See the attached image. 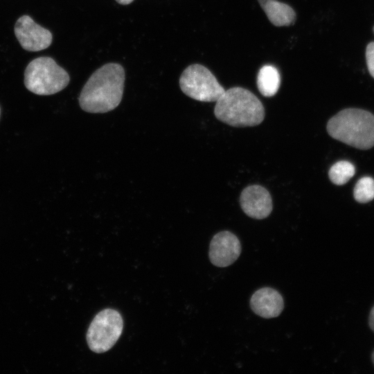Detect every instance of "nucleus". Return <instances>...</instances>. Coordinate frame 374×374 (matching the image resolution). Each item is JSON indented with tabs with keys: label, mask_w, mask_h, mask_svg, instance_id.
<instances>
[{
	"label": "nucleus",
	"mask_w": 374,
	"mask_h": 374,
	"mask_svg": "<svg viewBox=\"0 0 374 374\" xmlns=\"http://www.w3.org/2000/svg\"><path fill=\"white\" fill-rule=\"evenodd\" d=\"M368 324L371 329L374 332V305L371 310L368 317Z\"/></svg>",
	"instance_id": "16"
},
{
	"label": "nucleus",
	"mask_w": 374,
	"mask_h": 374,
	"mask_svg": "<svg viewBox=\"0 0 374 374\" xmlns=\"http://www.w3.org/2000/svg\"><path fill=\"white\" fill-rule=\"evenodd\" d=\"M0 115H1V109H0Z\"/></svg>",
	"instance_id": "19"
},
{
	"label": "nucleus",
	"mask_w": 374,
	"mask_h": 374,
	"mask_svg": "<svg viewBox=\"0 0 374 374\" xmlns=\"http://www.w3.org/2000/svg\"><path fill=\"white\" fill-rule=\"evenodd\" d=\"M118 3L122 5H127L132 3L134 0H116Z\"/></svg>",
	"instance_id": "17"
},
{
	"label": "nucleus",
	"mask_w": 374,
	"mask_h": 374,
	"mask_svg": "<svg viewBox=\"0 0 374 374\" xmlns=\"http://www.w3.org/2000/svg\"><path fill=\"white\" fill-rule=\"evenodd\" d=\"M371 359H372V362H373V363L374 364V350H373V353L371 355Z\"/></svg>",
	"instance_id": "18"
},
{
	"label": "nucleus",
	"mask_w": 374,
	"mask_h": 374,
	"mask_svg": "<svg viewBox=\"0 0 374 374\" xmlns=\"http://www.w3.org/2000/svg\"><path fill=\"white\" fill-rule=\"evenodd\" d=\"M15 33L21 47L28 51L44 50L52 42L51 33L37 24L28 15L18 19L15 26Z\"/></svg>",
	"instance_id": "7"
},
{
	"label": "nucleus",
	"mask_w": 374,
	"mask_h": 374,
	"mask_svg": "<svg viewBox=\"0 0 374 374\" xmlns=\"http://www.w3.org/2000/svg\"><path fill=\"white\" fill-rule=\"evenodd\" d=\"M179 86L186 96L201 102H216L225 91L214 75L198 64H191L183 71Z\"/></svg>",
	"instance_id": "6"
},
{
	"label": "nucleus",
	"mask_w": 374,
	"mask_h": 374,
	"mask_svg": "<svg viewBox=\"0 0 374 374\" xmlns=\"http://www.w3.org/2000/svg\"><path fill=\"white\" fill-rule=\"evenodd\" d=\"M366 60L368 71L374 78V42L369 43L366 47Z\"/></svg>",
	"instance_id": "15"
},
{
	"label": "nucleus",
	"mask_w": 374,
	"mask_h": 374,
	"mask_svg": "<svg viewBox=\"0 0 374 374\" xmlns=\"http://www.w3.org/2000/svg\"><path fill=\"white\" fill-rule=\"evenodd\" d=\"M240 204L244 213L249 217L262 220L272 211V199L268 190L259 185H251L241 193Z\"/></svg>",
	"instance_id": "9"
},
{
	"label": "nucleus",
	"mask_w": 374,
	"mask_h": 374,
	"mask_svg": "<svg viewBox=\"0 0 374 374\" xmlns=\"http://www.w3.org/2000/svg\"><path fill=\"white\" fill-rule=\"evenodd\" d=\"M355 168L347 161H340L331 166L328 172L329 179L335 185L346 184L353 177Z\"/></svg>",
	"instance_id": "13"
},
{
	"label": "nucleus",
	"mask_w": 374,
	"mask_h": 374,
	"mask_svg": "<svg viewBox=\"0 0 374 374\" xmlns=\"http://www.w3.org/2000/svg\"><path fill=\"white\" fill-rule=\"evenodd\" d=\"M240 253L241 244L239 239L229 231L216 233L210 242L209 259L217 267L231 265L238 258Z\"/></svg>",
	"instance_id": "8"
},
{
	"label": "nucleus",
	"mask_w": 374,
	"mask_h": 374,
	"mask_svg": "<svg viewBox=\"0 0 374 374\" xmlns=\"http://www.w3.org/2000/svg\"><path fill=\"white\" fill-rule=\"evenodd\" d=\"M256 83L262 96H274L280 84V75L278 69L272 65L263 66L258 71Z\"/></svg>",
	"instance_id": "12"
},
{
	"label": "nucleus",
	"mask_w": 374,
	"mask_h": 374,
	"mask_svg": "<svg viewBox=\"0 0 374 374\" xmlns=\"http://www.w3.org/2000/svg\"><path fill=\"white\" fill-rule=\"evenodd\" d=\"M270 22L278 27L294 24L296 13L289 5L277 0H258Z\"/></svg>",
	"instance_id": "11"
},
{
	"label": "nucleus",
	"mask_w": 374,
	"mask_h": 374,
	"mask_svg": "<svg viewBox=\"0 0 374 374\" xmlns=\"http://www.w3.org/2000/svg\"><path fill=\"white\" fill-rule=\"evenodd\" d=\"M214 114L219 121L233 127H252L262 122L265 109L251 91L232 87L216 101Z\"/></svg>",
	"instance_id": "2"
},
{
	"label": "nucleus",
	"mask_w": 374,
	"mask_h": 374,
	"mask_svg": "<svg viewBox=\"0 0 374 374\" xmlns=\"http://www.w3.org/2000/svg\"><path fill=\"white\" fill-rule=\"evenodd\" d=\"M373 32H374V27H373Z\"/></svg>",
	"instance_id": "20"
},
{
	"label": "nucleus",
	"mask_w": 374,
	"mask_h": 374,
	"mask_svg": "<svg viewBox=\"0 0 374 374\" xmlns=\"http://www.w3.org/2000/svg\"><path fill=\"white\" fill-rule=\"evenodd\" d=\"M354 198L359 203H367L374 199V179L364 177L358 180L354 188Z\"/></svg>",
	"instance_id": "14"
},
{
	"label": "nucleus",
	"mask_w": 374,
	"mask_h": 374,
	"mask_svg": "<svg viewBox=\"0 0 374 374\" xmlns=\"http://www.w3.org/2000/svg\"><path fill=\"white\" fill-rule=\"evenodd\" d=\"M326 128L332 138L355 148L374 146V115L368 111L343 109L328 121Z\"/></svg>",
	"instance_id": "3"
},
{
	"label": "nucleus",
	"mask_w": 374,
	"mask_h": 374,
	"mask_svg": "<svg viewBox=\"0 0 374 374\" xmlns=\"http://www.w3.org/2000/svg\"><path fill=\"white\" fill-rule=\"evenodd\" d=\"M125 71L122 66L108 63L97 69L83 87L79 96L82 110L106 113L114 109L122 100Z\"/></svg>",
	"instance_id": "1"
},
{
	"label": "nucleus",
	"mask_w": 374,
	"mask_h": 374,
	"mask_svg": "<svg viewBox=\"0 0 374 374\" xmlns=\"http://www.w3.org/2000/svg\"><path fill=\"white\" fill-rule=\"evenodd\" d=\"M252 311L257 315L271 319L278 317L283 310L281 294L271 287H262L256 291L250 299Z\"/></svg>",
	"instance_id": "10"
},
{
	"label": "nucleus",
	"mask_w": 374,
	"mask_h": 374,
	"mask_svg": "<svg viewBox=\"0 0 374 374\" xmlns=\"http://www.w3.org/2000/svg\"><path fill=\"white\" fill-rule=\"evenodd\" d=\"M69 75L53 59L40 57L31 61L24 72V84L33 93L52 95L64 89Z\"/></svg>",
	"instance_id": "4"
},
{
	"label": "nucleus",
	"mask_w": 374,
	"mask_h": 374,
	"mask_svg": "<svg viewBox=\"0 0 374 374\" xmlns=\"http://www.w3.org/2000/svg\"><path fill=\"white\" fill-rule=\"evenodd\" d=\"M123 321L116 310L107 308L98 312L87 332V342L91 350L102 353L109 350L122 334Z\"/></svg>",
	"instance_id": "5"
}]
</instances>
